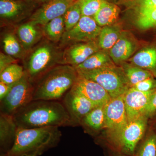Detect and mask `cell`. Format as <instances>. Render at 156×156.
Listing matches in <instances>:
<instances>
[{
    "instance_id": "obj_1",
    "label": "cell",
    "mask_w": 156,
    "mask_h": 156,
    "mask_svg": "<svg viewBox=\"0 0 156 156\" xmlns=\"http://www.w3.org/2000/svg\"><path fill=\"white\" fill-rule=\"evenodd\" d=\"M13 116L18 128L71 126L69 115L60 101L32 100Z\"/></svg>"
},
{
    "instance_id": "obj_2",
    "label": "cell",
    "mask_w": 156,
    "mask_h": 156,
    "mask_svg": "<svg viewBox=\"0 0 156 156\" xmlns=\"http://www.w3.org/2000/svg\"><path fill=\"white\" fill-rule=\"evenodd\" d=\"M58 127L17 128L13 147L1 156H40L57 146L62 132Z\"/></svg>"
},
{
    "instance_id": "obj_3",
    "label": "cell",
    "mask_w": 156,
    "mask_h": 156,
    "mask_svg": "<svg viewBox=\"0 0 156 156\" xmlns=\"http://www.w3.org/2000/svg\"><path fill=\"white\" fill-rule=\"evenodd\" d=\"M78 73L68 65H58L50 69L34 84L33 100L60 101L72 89Z\"/></svg>"
},
{
    "instance_id": "obj_4",
    "label": "cell",
    "mask_w": 156,
    "mask_h": 156,
    "mask_svg": "<svg viewBox=\"0 0 156 156\" xmlns=\"http://www.w3.org/2000/svg\"><path fill=\"white\" fill-rule=\"evenodd\" d=\"M62 54L50 42H44L31 52L24 63V72L34 84L43 75L60 64Z\"/></svg>"
},
{
    "instance_id": "obj_5",
    "label": "cell",
    "mask_w": 156,
    "mask_h": 156,
    "mask_svg": "<svg viewBox=\"0 0 156 156\" xmlns=\"http://www.w3.org/2000/svg\"><path fill=\"white\" fill-rule=\"evenodd\" d=\"M77 72L79 76L100 85L112 98L124 95L131 87L122 67L115 65L92 70L77 71Z\"/></svg>"
},
{
    "instance_id": "obj_6",
    "label": "cell",
    "mask_w": 156,
    "mask_h": 156,
    "mask_svg": "<svg viewBox=\"0 0 156 156\" xmlns=\"http://www.w3.org/2000/svg\"><path fill=\"white\" fill-rule=\"evenodd\" d=\"M34 84L25 74L14 83L10 92L0 101V113L13 116L33 100Z\"/></svg>"
},
{
    "instance_id": "obj_7",
    "label": "cell",
    "mask_w": 156,
    "mask_h": 156,
    "mask_svg": "<svg viewBox=\"0 0 156 156\" xmlns=\"http://www.w3.org/2000/svg\"><path fill=\"white\" fill-rule=\"evenodd\" d=\"M123 95L112 98L105 105V128L107 129L110 136L117 144L123 129L128 123Z\"/></svg>"
},
{
    "instance_id": "obj_8",
    "label": "cell",
    "mask_w": 156,
    "mask_h": 156,
    "mask_svg": "<svg viewBox=\"0 0 156 156\" xmlns=\"http://www.w3.org/2000/svg\"><path fill=\"white\" fill-rule=\"evenodd\" d=\"M101 28L93 17L82 16L75 26L65 32L60 44L64 46L76 42L95 41L98 38Z\"/></svg>"
},
{
    "instance_id": "obj_9",
    "label": "cell",
    "mask_w": 156,
    "mask_h": 156,
    "mask_svg": "<svg viewBox=\"0 0 156 156\" xmlns=\"http://www.w3.org/2000/svg\"><path fill=\"white\" fill-rule=\"evenodd\" d=\"M62 101L69 115L71 126L80 123L83 118L98 106L85 96L71 89Z\"/></svg>"
},
{
    "instance_id": "obj_10",
    "label": "cell",
    "mask_w": 156,
    "mask_h": 156,
    "mask_svg": "<svg viewBox=\"0 0 156 156\" xmlns=\"http://www.w3.org/2000/svg\"><path fill=\"white\" fill-rule=\"evenodd\" d=\"M147 118L145 116L128 122L123 129L118 144L124 151L133 154L137 143L143 136L147 125Z\"/></svg>"
},
{
    "instance_id": "obj_11",
    "label": "cell",
    "mask_w": 156,
    "mask_h": 156,
    "mask_svg": "<svg viewBox=\"0 0 156 156\" xmlns=\"http://www.w3.org/2000/svg\"><path fill=\"white\" fill-rule=\"evenodd\" d=\"M76 0H48L30 16V21L44 26L52 20L64 15Z\"/></svg>"
},
{
    "instance_id": "obj_12",
    "label": "cell",
    "mask_w": 156,
    "mask_h": 156,
    "mask_svg": "<svg viewBox=\"0 0 156 156\" xmlns=\"http://www.w3.org/2000/svg\"><path fill=\"white\" fill-rule=\"evenodd\" d=\"M156 89L147 92H140L131 87L123 95L128 122L144 116V112L151 95Z\"/></svg>"
},
{
    "instance_id": "obj_13",
    "label": "cell",
    "mask_w": 156,
    "mask_h": 156,
    "mask_svg": "<svg viewBox=\"0 0 156 156\" xmlns=\"http://www.w3.org/2000/svg\"><path fill=\"white\" fill-rule=\"evenodd\" d=\"M71 90L85 96L98 106L105 105L112 98L100 85L79 75Z\"/></svg>"
},
{
    "instance_id": "obj_14",
    "label": "cell",
    "mask_w": 156,
    "mask_h": 156,
    "mask_svg": "<svg viewBox=\"0 0 156 156\" xmlns=\"http://www.w3.org/2000/svg\"><path fill=\"white\" fill-rule=\"evenodd\" d=\"M36 3L25 0H0V17L8 22L20 21L30 15Z\"/></svg>"
},
{
    "instance_id": "obj_15",
    "label": "cell",
    "mask_w": 156,
    "mask_h": 156,
    "mask_svg": "<svg viewBox=\"0 0 156 156\" xmlns=\"http://www.w3.org/2000/svg\"><path fill=\"white\" fill-rule=\"evenodd\" d=\"M100 50L98 41L74 44L66 49L59 65L75 66L83 63L94 53Z\"/></svg>"
},
{
    "instance_id": "obj_16",
    "label": "cell",
    "mask_w": 156,
    "mask_h": 156,
    "mask_svg": "<svg viewBox=\"0 0 156 156\" xmlns=\"http://www.w3.org/2000/svg\"><path fill=\"white\" fill-rule=\"evenodd\" d=\"M17 126L13 116L0 113L1 153H7L14 145Z\"/></svg>"
},
{
    "instance_id": "obj_17",
    "label": "cell",
    "mask_w": 156,
    "mask_h": 156,
    "mask_svg": "<svg viewBox=\"0 0 156 156\" xmlns=\"http://www.w3.org/2000/svg\"><path fill=\"white\" fill-rule=\"evenodd\" d=\"M136 49L134 41L123 32L115 44L109 50L108 54L115 64H120L128 60Z\"/></svg>"
},
{
    "instance_id": "obj_18",
    "label": "cell",
    "mask_w": 156,
    "mask_h": 156,
    "mask_svg": "<svg viewBox=\"0 0 156 156\" xmlns=\"http://www.w3.org/2000/svg\"><path fill=\"white\" fill-rule=\"evenodd\" d=\"M17 33L20 42L26 51L37 44L42 34L38 25L30 21L20 26Z\"/></svg>"
},
{
    "instance_id": "obj_19",
    "label": "cell",
    "mask_w": 156,
    "mask_h": 156,
    "mask_svg": "<svg viewBox=\"0 0 156 156\" xmlns=\"http://www.w3.org/2000/svg\"><path fill=\"white\" fill-rule=\"evenodd\" d=\"M120 12V8L117 5L104 0L93 18L99 26L103 27L115 23Z\"/></svg>"
},
{
    "instance_id": "obj_20",
    "label": "cell",
    "mask_w": 156,
    "mask_h": 156,
    "mask_svg": "<svg viewBox=\"0 0 156 156\" xmlns=\"http://www.w3.org/2000/svg\"><path fill=\"white\" fill-rule=\"evenodd\" d=\"M115 65L108 53L100 50L89 56L83 63L74 67L76 71L92 70Z\"/></svg>"
},
{
    "instance_id": "obj_21",
    "label": "cell",
    "mask_w": 156,
    "mask_h": 156,
    "mask_svg": "<svg viewBox=\"0 0 156 156\" xmlns=\"http://www.w3.org/2000/svg\"><path fill=\"white\" fill-rule=\"evenodd\" d=\"M122 32L120 25L116 23L102 27L98 38L100 50L109 51L116 43Z\"/></svg>"
},
{
    "instance_id": "obj_22",
    "label": "cell",
    "mask_w": 156,
    "mask_h": 156,
    "mask_svg": "<svg viewBox=\"0 0 156 156\" xmlns=\"http://www.w3.org/2000/svg\"><path fill=\"white\" fill-rule=\"evenodd\" d=\"M105 105L95 108L83 118L81 124L90 132H96L105 128Z\"/></svg>"
},
{
    "instance_id": "obj_23",
    "label": "cell",
    "mask_w": 156,
    "mask_h": 156,
    "mask_svg": "<svg viewBox=\"0 0 156 156\" xmlns=\"http://www.w3.org/2000/svg\"><path fill=\"white\" fill-rule=\"evenodd\" d=\"M130 60L133 65L148 70H155L156 68V49L149 48L140 50Z\"/></svg>"
},
{
    "instance_id": "obj_24",
    "label": "cell",
    "mask_w": 156,
    "mask_h": 156,
    "mask_svg": "<svg viewBox=\"0 0 156 156\" xmlns=\"http://www.w3.org/2000/svg\"><path fill=\"white\" fill-rule=\"evenodd\" d=\"M44 26L43 33L49 41L55 43L61 41L65 32L63 16L52 20Z\"/></svg>"
},
{
    "instance_id": "obj_25",
    "label": "cell",
    "mask_w": 156,
    "mask_h": 156,
    "mask_svg": "<svg viewBox=\"0 0 156 156\" xmlns=\"http://www.w3.org/2000/svg\"><path fill=\"white\" fill-rule=\"evenodd\" d=\"M4 50L6 54L14 58H22L25 55L26 51L14 34L9 33L6 34L3 39Z\"/></svg>"
},
{
    "instance_id": "obj_26",
    "label": "cell",
    "mask_w": 156,
    "mask_h": 156,
    "mask_svg": "<svg viewBox=\"0 0 156 156\" xmlns=\"http://www.w3.org/2000/svg\"><path fill=\"white\" fill-rule=\"evenodd\" d=\"M122 67L131 87L144 80L153 77L149 70L133 65L123 64Z\"/></svg>"
},
{
    "instance_id": "obj_27",
    "label": "cell",
    "mask_w": 156,
    "mask_h": 156,
    "mask_svg": "<svg viewBox=\"0 0 156 156\" xmlns=\"http://www.w3.org/2000/svg\"><path fill=\"white\" fill-rule=\"evenodd\" d=\"M25 74L24 68L17 63L6 68L0 73V82L11 84L20 80Z\"/></svg>"
},
{
    "instance_id": "obj_28",
    "label": "cell",
    "mask_w": 156,
    "mask_h": 156,
    "mask_svg": "<svg viewBox=\"0 0 156 156\" xmlns=\"http://www.w3.org/2000/svg\"><path fill=\"white\" fill-rule=\"evenodd\" d=\"M82 16V12L78 0H76L69 6L63 15L65 31H67L75 26Z\"/></svg>"
},
{
    "instance_id": "obj_29",
    "label": "cell",
    "mask_w": 156,
    "mask_h": 156,
    "mask_svg": "<svg viewBox=\"0 0 156 156\" xmlns=\"http://www.w3.org/2000/svg\"><path fill=\"white\" fill-rule=\"evenodd\" d=\"M104 0H78L82 16L94 17L100 9Z\"/></svg>"
},
{
    "instance_id": "obj_30",
    "label": "cell",
    "mask_w": 156,
    "mask_h": 156,
    "mask_svg": "<svg viewBox=\"0 0 156 156\" xmlns=\"http://www.w3.org/2000/svg\"><path fill=\"white\" fill-rule=\"evenodd\" d=\"M156 156V135H151L141 145L137 156Z\"/></svg>"
},
{
    "instance_id": "obj_31",
    "label": "cell",
    "mask_w": 156,
    "mask_h": 156,
    "mask_svg": "<svg viewBox=\"0 0 156 156\" xmlns=\"http://www.w3.org/2000/svg\"><path fill=\"white\" fill-rule=\"evenodd\" d=\"M132 87L140 92H149L156 89V80L153 77L148 78Z\"/></svg>"
},
{
    "instance_id": "obj_32",
    "label": "cell",
    "mask_w": 156,
    "mask_h": 156,
    "mask_svg": "<svg viewBox=\"0 0 156 156\" xmlns=\"http://www.w3.org/2000/svg\"><path fill=\"white\" fill-rule=\"evenodd\" d=\"M10 55L5 54L2 52L0 53V73L2 72L6 68L11 64L16 63V59Z\"/></svg>"
},
{
    "instance_id": "obj_33",
    "label": "cell",
    "mask_w": 156,
    "mask_h": 156,
    "mask_svg": "<svg viewBox=\"0 0 156 156\" xmlns=\"http://www.w3.org/2000/svg\"><path fill=\"white\" fill-rule=\"evenodd\" d=\"M156 112V90L151 96L144 112V116L151 117Z\"/></svg>"
},
{
    "instance_id": "obj_34",
    "label": "cell",
    "mask_w": 156,
    "mask_h": 156,
    "mask_svg": "<svg viewBox=\"0 0 156 156\" xmlns=\"http://www.w3.org/2000/svg\"><path fill=\"white\" fill-rule=\"evenodd\" d=\"M14 84H7L0 82V101L8 95Z\"/></svg>"
},
{
    "instance_id": "obj_35",
    "label": "cell",
    "mask_w": 156,
    "mask_h": 156,
    "mask_svg": "<svg viewBox=\"0 0 156 156\" xmlns=\"http://www.w3.org/2000/svg\"><path fill=\"white\" fill-rule=\"evenodd\" d=\"M25 1H29V2H32L35 3H44L47 2L48 0H25Z\"/></svg>"
},
{
    "instance_id": "obj_36",
    "label": "cell",
    "mask_w": 156,
    "mask_h": 156,
    "mask_svg": "<svg viewBox=\"0 0 156 156\" xmlns=\"http://www.w3.org/2000/svg\"><path fill=\"white\" fill-rule=\"evenodd\" d=\"M154 76L156 78V72H154Z\"/></svg>"
},
{
    "instance_id": "obj_37",
    "label": "cell",
    "mask_w": 156,
    "mask_h": 156,
    "mask_svg": "<svg viewBox=\"0 0 156 156\" xmlns=\"http://www.w3.org/2000/svg\"><path fill=\"white\" fill-rule=\"evenodd\" d=\"M116 156H126L122 155H117Z\"/></svg>"
},
{
    "instance_id": "obj_38",
    "label": "cell",
    "mask_w": 156,
    "mask_h": 156,
    "mask_svg": "<svg viewBox=\"0 0 156 156\" xmlns=\"http://www.w3.org/2000/svg\"></svg>"
}]
</instances>
